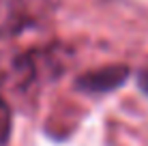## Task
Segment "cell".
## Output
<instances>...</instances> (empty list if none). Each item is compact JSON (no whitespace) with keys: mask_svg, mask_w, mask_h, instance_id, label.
I'll return each instance as SVG.
<instances>
[{"mask_svg":"<svg viewBox=\"0 0 148 146\" xmlns=\"http://www.w3.org/2000/svg\"><path fill=\"white\" fill-rule=\"evenodd\" d=\"M129 77V67H122V64H110L103 69H95L88 71L84 75H79L75 86L84 93H110V90L118 88L125 84V80Z\"/></svg>","mask_w":148,"mask_h":146,"instance_id":"3957f363","label":"cell"},{"mask_svg":"<svg viewBox=\"0 0 148 146\" xmlns=\"http://www.w3.org/2000/svg\"><path fill=\"white\" fill-rule=\"evenodd\" d=\"M49 0H0V39L15 37L49 15Z\"/></svg>","mask_w":148,"mask_h":146,"instance_id":"7a4b0ae2","label":"cell"},{"mask_svg":"<svg viewBox=\"0 0 148 146\" xmlns=\"http://www.w3.org/2000/svg\"><path fill=\"white\" fill-rule=\"evenodd\" d=\"M67 67V52L62 47L37 49H4L0 52V90L26 93L34 84L52 80Z\"/></svg>","mask_w":148,"mask_h":146,"instance_id":"6da1fadb","label":"cell"},{"mask_svg":"<svg viewBox=\"0 0 148 146\" xmlns=\"http://www.w3.org/2000/svg\"><path fill=\"white\" fill-rule=\"evenodd\" d=\"M11 125H13V118H11V108L9 103L0 97V144H4L11 135Z\"/></svg>","mask_w":148,"mask_h":146,"instance_id":"277c9868","label":"cell"}]
</instances>
